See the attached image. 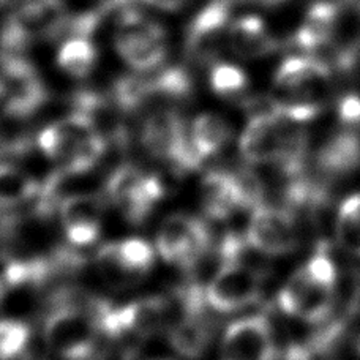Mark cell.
<instances>
[{"mask_svg": "<svg viewBox=\"0 0 360 360\" xmlns=\"http://www.w3.org/2000/svg\"><path fill=\"white\" fill-rule=\"evenodd\" d=\"M338 274L323 247L294 272L278 292V307L288 316L311 324L326 323L337 302Z\"/></svg>", "mask_w": 360, "mask_h": 360, "instance_id": "6da1fadb", "label": "cell"}, {"mask_svg": "<svg viewBox=\"0 0 360 360\" xmlns=\"http://www.w3.org/2000/svg\"><path fill=\"white\" fill-rule=\"evenodd\" d=\"M68 16L63 0H16L0 30V53L25 54L35 41L62 40Z\"/></svg>", "mask_w": 360, "mask_h": 360, "instance_id": "7a4b0ae2", "label": "cell"}, {"mask_svg": "<svg viewBox=\"0 0 360 360\" xmlns=\"http://www.w3.org/2000/svg\"><path fill=\"white\" fill-rule=\"evenodd\" d=\"M114 46L127 65L147 73L163 67L168 57V35L162 24L133 6L117 15Z\"/></svg>", "mask_w": 360, "mask_h": 360, "instance_id": "3957f363", "label": "cell"}, {"mask_svg": "<svg viewBox=\"0 0 360 360\" xmlns=\"http://www.w3.org/2000/svg\"><path fill=\"white\" fill-rule=\"evenodd\" d=\"M59 305L44 319V343L56 356L67 360H82L92 354L98 338L92 314L84 305L59 295Z\"/></svg>", "mask_w": 360, "mask_h": 360, "instance_id": "277c9868", "label": "cell"}, {"mask_svg": "<svg viewBox=\"0 0 360 360\" xmlns=\"http://www.w3.org/2000/svg\"><path fill=\"white\" fill-rule=\"evenodd\" d=\"M141 143L152 157L163 160L179 172L195 171L202 158L191 144L185 122L176 109H158L143 122Z\"/></svg>", "mask_w": 360, "mask_h": 360, "instance_id": "5b68a950", "label": "cell"}, {"mask_svg": "<svg viewBox=\"0 0 360 360\" xmlns=\"http://www.w3.org/2000/svg\"><path fill=\"white\" fill-rule=\"evenodd\" d=\"M0 79L5 87L4 114L6 117L29 119L49 100L46 84L25 54L0 53Z\"/></svg>", "mask_w": 360, "mask_h": 360, "instance_id": "8992f818", "label": "cell"}, {"mask_svg": "<svg viewBox=\"0 0 360 360\" xmlns=\"http://www.w3.org/2000/svg\"><path fill=\"white\" fill-rule=\"evenodd\" d=\"M106 196L128 221L141 224L166 196V186L155 174H146L133 165H122L108 179Z\"/></svg>", "mask_w": 360, "mask_h": 360, "instance_id": "52a82bcc", "label": "cell"}, {"mask_svg": "<svg viewBox=\"0 0 360 360\" xmlns=\"http://www.w3.org/2000/svg\"><path fill=\"white\" fill-rule=\"evenodd\" d=\"M212 234L204 220L186 214L166 218L157 236V250L166 262L195 269L207 255Z\"/></svg>", "mask_w": 360, "mask_h": 360, "instance_id": "ba28073f", "label": "cell"}, {"mask_svg": "<svg viewBox=\"0 0 360 360\" xmlns=\"http://www.w3.org/2000/svg\"><path fill=\"white\" fill-rule=\"evenodd\" d=\"M233 4V0H210L191 19L185 35V54L193 63H215L228 46Z\"/></svg>", "mask_w": 360, "mask_h": 360, "instance_id": "9c48e42d", "label": "cell"}, {"mask_svg": "<svg viewBox=\"0 0 360 360\" xmlns=\"http://www.w3.org/2000/svg\"><path fill=\"white\" fill-rule=\"evenodd\" d=\"M247 240L256 252L286 256L299 247V228L291 210L259 204L250 217Z\"/></svg>", "mask_w": 360, "mask_h": 360, "instance_id": "30bf717a", "label": "cell"}, {"mask_svg": "<svg viewBox=\"0 0 360 360\" xmlns=\"http://www.w3.org/2000/svg\"><path fill=\"white\" fill-rule=\"evenodd\" d=\"M261 274L243 264H223L205 288L209 307L231 313L255 304L261 295Z\"/></svg>", "mask_w": 360, "mask_h": 360, "instance_id": "8fae6325", "label": "cell"}, {"mask_svg": "<svg viewBox=\"0 0 360 360\" xmlns=\"http://www.w3.org/2000/svg\"><path fill=\"white\" fill-rule=\"evenodd\" d=\"M276 343L270 321L256 314L234 321L223 335L220 360H275Z\"/></svg>", "mask_w": 360, "mask_h": 360, "instance_id": "7c38bea8", "label": "cell"}, {"mask_svg": "<svg viewBox=\"0 0 360 360\" xmlns=\"http://www.w3.org/2000/svg\"><path fill=\"white\" fill-rule=\"evenodd\" d=\"M105 198L101 195H72L60 204V220L67 240L75 247H87L96 242L105 212Z\"/></svg>", "mask_w": 360, "mask_h": 360, "instance_id": "4fadbf2b", "label": "cell"}, {"mask_svg": "<svg viewBox=\"0 0 360 360\" xmlns=\"http://www.w3.org/2000/svg\"><path fill=\"white\" fill-rule=\"evenodd\" d=\"M94 131H100L95 122L86 114L73 111L68 117L43 128L37 141L44 155L63 165L78 149L81 141Z\"/></svg>", "mask_w": 360, "mask_h": 360, "instance_id": "5bb4252c", "label": "cell"}, {"mask_svg": "<svg viewBox=\"0 0 360 360\" xmlns=\"http://www.w3.org/2000/svg\"><path fill=\"white\" fill-rule=\"evenodd\" d=\"M314 163L323 177L348 176L360 166V133L343 127L330 134L314 155Z\"/></svg>", "mask_w": 360, "mask_h": 360, "instance_id": "9a60e30c", "label": "cell"}, {"mask_svg": "<svg viewBox=\"0 0 360 360\" xmlns=\"http://www.w3.org/2000/svg\"><path fill=\"white\" fill-rule=\"evenodd\" d=\"M201 202L205 217L226 220L237 210L245 209L236 172L210 171L201 184Z\"/></svg>", "mask_w": 360, "mask_h": 360, "instance_id": "2e32d148", "label": "cell"}, {"mask_svg": "<svg viewBox=\"0 0 360 360\" xmlns=\"http://www.w3.org/2000/svg\"><path fill=\"white\" fill-rule=\"evenodd\" d=\"M214 329V319L207 314V307L184 310L182 318L169 329L171 346L182 357L196 360L209 348Z\"/></svg>", "mask_w": 360, "mask_h": 360, "instance_id": "e0dca14e", "label": "cell"}, {"mask_svg": "<svg viewBox=\"0 0 360 360\" xmlns=\"http://www.w3.org/2000/svg\"><path fill=\"white\" fill-rule=\"evenodd\" d=\"M228 48L242 59H261L276 53L280 41L267 30L261 18L248 15L231 22Z\"/></svg>", "mask_w": 360, "mask_h": 360, "instance_id": "ac0fdd59", "label": "cell"}, {"mask_svg": "<svg viewBox=\"0 0 360 360\" xmlns=\"http://www.w3.org/2000/svg\"><path fill=\"white\" fill-rule=\"evenodd\" d=\"M340 8L333 2H316L308 8L300 27L295 32V44L305 53L326 46L338 25Z\"/></svg>", "mask_w": 360, "mask_h": 360, "instance_id": "d6986e66", "label": "cell"}, {"mask_svg": "<svg viewBox=\"0 0 360 360\" xmlns=\"http://www.w3.org/2000/svg\"><path fill=\"white\" fill-rule=\"evenodd\" d=\"M98 60V49L90 37H68L57 51V65L63 73L82 79L92 73Z\"/></svg>", "mask_w": 360, "mask_h": 360, "instance_id": "ffe728a7", "label": "cell"}, {"mask_svg": "<svg viewBox=\"0 0 360 360\" xmlns=\"http://www.w3.org/2000/svg\"><path fill=\"white\" fill-rule=\"evenodd\" d=\"M231 138V128L223 117L212 112L198 115L190 130V139L202 160L220 152Z\"/></svg>", "mask_w": 360, "mask_h": 360, "instance_id": "44dd1931", "label": "cell"}, {"mask_svg": "<svg viewBox=\"0 0 360 360\" xmlns=\"http://www.w3.org/2000/svg\"><path fill=\"white\" fill-rule=\"evenodd\" d=\"M150 100L165 98L168 101H184L190 98L195 89L191 73L184 65L158 68L155 73L147 75Z\"/></svg>", "mask_w": 360, "mask_h": 360, "instance_id": "7402d4cb", "label": "cell"}, {"mask_svg": "<svg viewBox=\"0 0 360 360\" xmlns=\"http://www.w3.org/2000/svg\"><path fill=\"white\" fill-rule=\"evenodd\" d=\"M41 184L18 166L0 165V209H11L38 196Z\"/></svg>", "mask_w": 360, "mask_h": 360, "instance_id": "603a6c76", "label": "cell"}, {"mask_svg": "<svg viewBox=\"0 0 360 360\" xmlns=\"http://www.w3.org/2000/svg\"><path fill=\"white\" fill-rule=\"evenodd\" d=\"M112 250L119 266L131 283L150 272L155 262V250L149 242L138 237L112 242Z\"/></svg>", "mask_w": 360, "mask_h": 360, "instance_id": "cb8c5ba5", "label": "cell"}, {"mask_svg": "<svg viewBox=\"0 0 360 360\" xmlns=\"http://www.w3.org/2000/svg\"><path fill=\"white\" fill-rule=\"evenodd\" d=\"M335 236L345 252L360 258V193L340 204L335 218Z\"/></svg>", "mask_w": 360, "mask_h": 360, "instance_id": "d4e9b609", "label": "cell"}, {"mask_svg": "<svg viewBox=\"0 0 360 360\" xmlns=\"http://www.w3.org/2000/svg\"><path fill=\"white\" fill-rule=\"evenodd\" d=\"M109 96L124 114H133L150 101L147 76L144 75H124L114 81Z\"/></svg>", "mask_w": 360, "mask_h": 360, "instance_id": "484cf974", "label": "cell"}, {"mask_svg": "<svg viewBox=\"0 0 360 360\" xmlns=\"http://www.w3.org/2000/svg\"><path fill=\"white\" fill-rule=\"evenodd\" d=\"M210 87L223 98H234L248 87V76L240 67L228 62H215L210 68Z\"/></svg>", "mask_w": 360, "mask_h": 360, "instance_id": "4316f807", "label": "cell"}, {"mask_svg": "<svg viewBox=\"0 0 360 360\" xmlns=\"http://www.w3.org/2000/svg\"><path fill=\"white\" fill-rule=\"evenodd\" d=\"M30 327L18 319H0V360H15L25 351Z\"/></svg>", "mask_w": 360, "mask_h": 360, "instance_id": "83f0119b", "label": "cell"}, {"mask_svg": "<svg viewBox=\"0 0 360 360\" xmlns=\"http://www.w3.org/2000/svg\"><path fill=\"white\" fill-rule=\"evenodd\" d=\"M30 261H21L10 255L0 253V304L10 289L30 285Z\"/></svg>", "mask_w": 360, "mask_h": 360, "instance_id": "f1b7e54d", "label": "cell"}, {"mask_svg": "<svg viewBox=\"0 0 360 360\" xmlns=\"http://www.w3.org/2000/svg\"><path fill=\"white\" fill-rule=\"evenodd\" d=\"M338 117L343 122L345 127L360 128V96L359 95H346L338 103Z\"/></svg>", "mask_w": 360, "mask_h": 360, "instance_id": "f546056e", "label": "cell"}, {"mask_svg": "<svg viewBox=\"0 0 360 360\" xmlns=\"http://www.w3.org/2000/svg\"><path fill=\"white\" fill-rule=\"evenodd\" d=\"M141 2L155 6V8L163 11H176L180 6H184L188 2V0H141Z\"/></svg>", "mask_w": 360, "mask_h": 360, "instance_id": "4dcf8cb0", "label": "cell"}, {"mask_svg": "<svg viewBox=\"0 0 360 360\" xmlns=\"http://www.w3.org/2000/svg\"><path fill=\"white\" fill-rule=\"evenodd\" d=\"M233 2L258 5V6H264V8H274V6H280L285 2H288V0H233Z\"/></svg>", "mask_w": 360, "mask_h": 360, "instance_id": "1f68e13d", "label": "cell"}, {"mask_svg": "<svg viewBox=\"0 0 360 360\" xmlns=\"http://www.w3.org/2000/svg\"><path fill=\"white\" fill-rule=\"evenodd\" d=\"M346 4H349L352 8H356L360 13V0H345Z\"/></svg>", "mask_w": 360, "mask_h": 360, "instance_id": "d6a6232c", "label": "cell"}, {"mask_svg": "<svg viewBox=\"0 0 360 360\" xmlns=\"http://www.w3.org/2000/svg\"><path fill=\"white\" fill-rule=\"evenodd\" d=\"M4 94H5V87H4V81L0 79V100H4Z\"/></svg>", "mask_w": 360, "mask_h": 360, "instance_id": "836d02e7", "label": "cell"}, {"mask_svg": "<svg viewBox=\"0 0 360 360\" xmlns=\"http://www.w3.org/2000/svg\"><path fill=\"white\" fill-rule=\"evenodd\" d=\"M6 4H10V0H0V6H2V5H6Z\"/></svg>", "mask_w": 360, "mask_h": 360, "instance_id": "e575fe53", "label": "cell"}]
</instances>
